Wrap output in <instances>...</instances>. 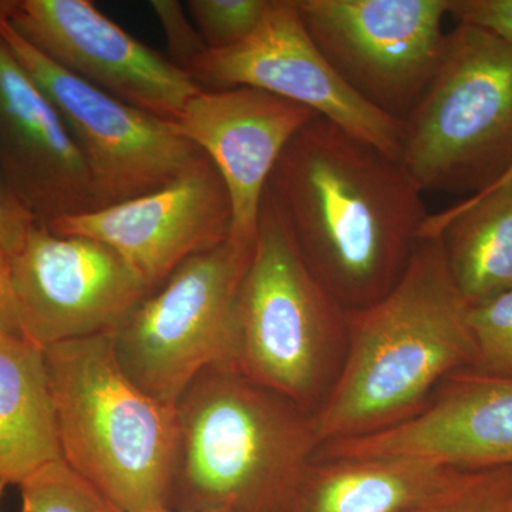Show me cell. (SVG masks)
Wrapping results in <instances>:
<instances>
[{
  "label": "cell",
  "instance_id": "13",
  "mask_svg": "<svg viewBox=\"0 0 512 512\" xmlns=\"http://www.w3.org/2000/svg\"><path fill=\"white\" fill-rule=\"evenodd\" d=\"M231 225L227 187L204 156L160 190L63 218L47 228L109 245L153 291L185 259L228 241Z\"/></svg>",
  "mask_w": 512,
  "mask_h": 512
},
{
  "label": "cell",
  "instance_id": "6",
  "mask_svg": "<svg viewBox=\"0 0 512 512\" xmlns=\"http://www.w3.org/2000/svg\"><path fill=\"white\" fill-rule=\"evenodd\" d=\"M400 163L423 192L473 195L512 168V47L457 25L423 99L404 120Z\"/></svg>",
  "mask_w": 512,
  "mask_h": 512
},
{
  "label": "cell",
  "instance_id": "2",
  "mask_svg": "<svg viewBox=\"0 0 512 512\" xmlns=\"http://www.w3.org/2000/svg\"><path fill=\"white\" fill-rule=\"evenodd\" d=\"M468 313L440 238L421 239L392 291L367 308L346 311L345 362L315 416L320 446L412 419L444 380L471 369L476 345Z\"/></svg>",
  "mask_w": 512,
  "mask_h": 512
},
{
  "label": "cell",
  "instance_id": "8",
  "mask_svg": "<svg viewBox=\"0 0 512 512\" xmlns=\"http://www.w3.org/2000/svg\"><path fill=\"white\" fill-rule=\"evenodd\" d=\"M309 36L353 93L404 121L446 53L448 0H296Z\"/></svg>",
  "mask_w": 512,
  "mask_h": 512
},
{
  "label": "cell",
  "instance_id": "15",
  "mask_svg": "<svg viewBox=\"0 0 512 512\" xmlns=\"http://www.w3.org/2000/svg\"><path fill=\"white\" fill-rule=\"evenodd\" d=\"M373 456L426 458L460 470L512 466V379L454 373L412 419L318 450L320 458Z\"/></svg>",
  "mask_w": 512,
  "mask_h": 512
},
{
  "label": "cell",
  "instance_id": "21",
  "mask_svg": "<svg viewBox=\"0 0 512 512\" xmlns=\"http://www.w3.org/2000/svg\"><path fill=\"white\" fill-rule=\"evenodd\" d=\"M468 318L476 345V362L466 372L512 379V289L470 306Z\"/></svg>",
  "mask_w": 512,
  "mask_h": 512
},
{
  "label": "cell",
  "instance_id": "29",
  "mask_svg": "<svg viewBox=\"0 0 512 512\" xmlns=\"http://www.w3.org/2000/svg\"><path fill=\"white\" fill-rule=\"evenodd\" d=\"M10 6V0H0V19L6 18Z\"/></svg>",
  "mask_w": 512,
  "mask_h": 512
},
{
  "label": "cell",
  "instance_id": "18",
  "mask_svg": "<svg viewBox=\"0 0 512 512\" xmlns=\"http://www.w3.org/2000/svg\"><path fill=\"white\" fill-rule=\"evenodd\" d=\"M62 461L45 350L0 332V483L16 485Z\"/></svg>",
  "mask_w": 512,
  "mask_h": 512
},
{
  "label": "cell",
  "instance_id": "11",
  "mask_svg": "<svg viewBox=\"0 0 512 512\" xmlns=\"http://www.w3.org/2000/svg\"><path fill=\"white\" fill-rule=\"evenodd\" d=\"M188 73L202 89L252 87L293 101L400 160L404 121L373 109L340 79L305 29L296 0H271L251 36L205 50Z\"/></svg>",
  "mask_w": 512,
  "mask_h": 512
},
{
  "label": "cell",
  "instance_id": "23",
  "mask_svg": "<svg viewBox=\"0 0 512 512\" xmlns=\"http://www.w3.org/2000/svg\"><path fill=\"white\" fill-rule=\"evenodd\" d=\"M271 0H188V15L207 50L239 45L255 32Z\"/></svg>",
  "mask_w": 512,
  "mask_h": 512
},
{
  "label": "cell",
  "instance_id": "19",
  "mask_svg": "<svg viewBox=\"0 0 512 512\" xmlns=\"http://www.w3.org/2000/svg\"><path fill=\"white\" fill-rule=\"evenodd\" d=\"M440 238L448 272L468 306L512 289V184L429 215L421 239Z\"/></svg>",
  "mask_w": 512,
  "mask_h": 512
},
{
  "label": "cell",
  "instance_id": "9",
  "mask_svg": "<svg viewBox=\"0 0 512 512\" xmlns=\"http://www.w3.org/2000/svg\"><path fill=\"white\" fill-rule=\"evenodd\" d=\"M0 37L62 117L79 148L96 210L160 190L204 158L171 121L101 92L35 49L0 19Z\"/></svg>",
  "mask_w": 512,
  "mask_h": 512
},
{
  "label": "cell",
  "instance_id": "25",
  "mask_svg": "<svg viewBox=\"0 0 512 512\" xmlns=\"http://www.w3.org/2000/svg\"><path fill=\"white\" fill-rule=\"evenodd\" d=\"M458 25L480 29L512 47V0H448Z\"/></svg>",
  "mask_w": 512,
  "mask_h": 512
},
{
  "label": "cell",
  "instance_id": "10",
  "mask_svg": "<svg viewBox=\"0 0 512 512\" xmlns=\"http://www.w3.org/2000/svg\"><path fill=\"white\" fill-rule=\"evenodd\" d=\"M10 285L20 335L43 350L113 333L150 292L109 245L42 224L10 256Z\"/></svg>",
  "mask_w": 512,
  "mask_h": 512
},
{
  "label": "cell",
  "instance_id": "24",
  "mask_svg": "<svg viewBox=\"0 0 512 512\" xmlns=\"http://www.w3.org/2000/svg\"><path fill=\"white\" fill-rule=\"evenodd\" d=\"M150 6L163 26L170 59L188 72L194 60L207 47L195 29L187 9L175 0H153Z\"/></svg>",
  "mask_w": 512,
  "mask_h": 512
},
{
  "label": "cell",
  "instance_id": "30",
  "mask_svg": "<svg viewBox=\"0 0 512 512\" xmlns=\"http://www.w3.org/2000/svg\"><path fill=\"white\" fill-rule=\"evenodd\" d=\"M503 184H512V168L510 171H508L507 174L504 175L503 178H501L500 181H498L497 184L493 185V187H497V185H503ZM491 187V188H493ZM490 190V188H488Z\"/></svg>",
  "mask_w": 512,
  "mask_h": 512
},
{
  "label": "cell",
  "instance_id": "5",
  "mask_svg": "<svg viewBox=\"0 0 512 512\" xmlns=\"http://www.w3.org/2000/svg\"><path fill=\"white\" fill-rule=\"evenodd\" d=\"M348 349L346 311L303 261L265 190L254 252L221 365L318 413Z\"/></svg>",
  "mask_w": 512,
  "mask_h": 512
},
{
  "label": "cell",
  "instance_id": "16",
  "mask_svg": "<svg viewBox=\"0 0 512 512\" xmlns=\"http://www.w3.org/2000/svg\"><path fill=\"white\" fill-rule=\"evenodd\" d=\"M0 173L50 225L96 210L82 153L52 101L0 37Z\"/></svg>",
  "mask_w": 512,
  "mask_h": 512
},
{
  "label": "cell",
  "instance_id": "27",
  "mask_svg": "<svg viewBox=\"0 0 512 512\" xmlns=\"http://www.w3.org/2000/svg\"><path fill=\"white\" fill-rule=\"evenodd\" d=\"M0 332L19 333L10 285V255L0 248ZM20 335V333H19Z\"/></svg>",
  "mask_w": 512,
  "mask_h": 512
},
{
  "label": "cell",
  "instance_id": "28",
  "mask_svg": "<svg viewBox=\"0 0 512 512\" xmlns=\"http://www.w3.org/2000/svg\"><path fill=\"white\" fill-rule=\"evenodd\" d=\"M154 512H232L225 508H207V510H174V508L163 507Z\"/></svg>",
  "mask_w": 512,
  "mask_h": 512
},
{
  "label": "cell",
  "instance_id": "4",
  "mask_svg": "<svg viewBox=\"0 0 512 512\" xmlns=\"http://www.w3.org/2000/svg\"><path fill=\"white\" fill-rule=\"evenodd\" d=\"M45 355L64 463L123 512L168 507L175 406L123 372L113 333L59 343Z\"/></svg>",
  "mask_w": 512,
  "mask_h": 512
},
{
  "label": "cell",
  "instance_id": "7",
  "mask_svg": "<svg viewBox=\"0 0 512 512\" xmlns=\"http://www.w3.org/2000/svg\"><path fill=\"white\" fill-rule=\"evenodd\" d=\"M251 256L229 239L192 255L128 313L114 352L140 389L175 406L195 377L225 362Z\"/></svg>",
  "mask_w": 512,
  "mask_h": 512
},
{
  "label": "cell",
  "instance_id": "14",
  "mask_svg": "<svg viewBox=\"0 0 512 512\" xmlns=\"http://www.w3.org/2000/svg\"><path fill=\"white\" fill-rule=\"evenodd\" d=\"M319 114L275 94L252 89H202L174 121L181 136L210 158L232 207L229 241L254 252L269 178L289 141Z\"/></svg>",
  "mask_w": 512,
  "mask_h": 512
},
{
  "label": "cell",
  "instance_id": "32",
  "mask_svg": "<svg viewBox=\"0 0 512 512\" xmlns=\"http://www.w3.org/2000/svg\"><path fill=\"white\" fill-rule=\"evenodd\" d=\"M508 512H512V500H511V504H510V510H508Z\"/></svg>",
  "mask_w": 512,
  "mask_h": 512
},
{
  "label": "cell",
  "instance_id": "26",
  "mask_svg": "<svg viewBox=\"0 0 512 512\" xmlns=\"http://www.w3.org/2000/svg\"><path fill=\"white\" fill-rule=\"evenodd\" d=\"M39 224L0 173V248L15 255Z\"/></svg>",
  "mask_w": 512,
  "mask_h": 512
},
{
  "label": "cell",
  "instance_id": "17",
  "mask_svg": "<svg viewBox=\"0 0 512 512\" xmlns=\"http://www.w3.org/2000/svg\"><path fill=\"white\" fill-rule=\"evenodd\" d=\"M461 471L409 456L313 458L296 512H409Z\"/></svg>",
  "mask_w": 512,
  "mask_h": 512
},
{
  "label": "cell",
  "instance_id": "3",
  "mask_svg": "<svg viewBox=\"0 0 512 512\" xmlns=\"http://www.w3.org/2000/svg\"><path fill=\"white\" fill-rule=\"evenodd\" d=\"M168 507L296 512L320 447L316 414L225 365L195 377L177 404Z\"/></svg>",
  "mask_w": 512,
  "mask_h": 512
},
{
  "label": "cell",
  "instance_id": "20",
  "mask_svg": "<svg viewBox=\"0 0 512 512\" xmlns=\"http://www.w3.org/2000/svg\"><path fill=\"white\" fill-rule=\"evenodd\" d=\"M18 488L20 512H123L63 460L37 471Z\"/></svg>",
  "mask_w": 512,
  "mask_h": 512
},
{
  "label": "cell",
  "instance_id": "22",
  "mask_svg": "<svg viewBox=\"0 0 512 512\" xmlns=\"http://www.w3.org/2000/svg\"><path fill=\"white\" fill-rule=\"evenodd\" d=\"M512 466L463 470L436 497L409 512H508Z\"/></svg>",
  "mask_w": 512,
  "mask_h": 512
},
{
  "label": "cell",
  "instance_id": "12",
  "mask_svg": "<svg viewBox=\"0 0 512 512\" xmlns=\"http://www.w3.org/2000/svg\"><path fill=\"white\" fill-rule=\"evenodd\" d=\"M6 20L26 42L83 82L174 123L202 87L90 0H10Z\"/></svg>",
  "mask_w": 512,
  "mask_h": 512
},
{
  "label": "cell",
  "instance_id": "31",
  "mask_svg": "<svg viewBox=\"0 0 512 512\" xmlns=\"http://www.w3.org/2000/svg\"><path fill=\"white\" fill-rule=\"evenodd\" d=\"M6 487H8V485L0 483V504H2V498L3 494H5Z\"/></svg>",
  "mask_w": 512,
  "mask_h": 512
},
{
  "label": "cell",
  "instance_id": "1",
  "mask_svg": "<svg viewBox=\"0 0 512 512\" xmlns=\"http://www.w3.org/2000/svg\"><path fill=\"white\" fill-rule=\"evenodd\" d=\"M266 191L303 261L345 311L399 284L430 215L400 160L320 116L289 141Z\"/></svg>",
  "mask_w": 512,
  "mask_h": 512
}]
</instances>
